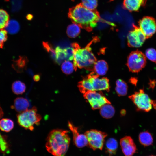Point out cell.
<instances>
[{"label":"cell","instance_id":"6da1fadb","mask_svg":"<svg viewBox=\"0 0 156 156\" xmlns=\"http://www.w3.org/2000/svg\"><path fill=\"white\" fill-rule=\"evenodd\" d=\"M68 17L73 23L88 31H91L97 25L100 16L96 10H90L84 7L81 3L70 8Z\"/></svg>","mask_w":156,"mask_h":156},{"label":"cell","instance_id":"7a4b0ae2","mask_svg":"<svg viewBox=\"0 0 156 156\" xmlns=\"http://www.w3.org/2000/svg\"><path fill=\"white\" fill-rule=\"evenodd\" d=\"M68 132L59 129L51 131L46 139L45 147L47 151L54 156H64L70 142Z\"/></svg>","mask_w":156,"mask_h":156},{"label":"cell","instance_id":"3957f363","mask_svg":"<svg viewBox=\"0 0 156 156\" xmlns=\"http://www.w3.org/2000/svg\"><path fill=\"white\" fill-rule=\"evenodd\" d=\"M96 40V38H94L84 48H81L76 43L72 44L74 51L73 64L75 70L77 67L92 70L96 59L92 51L90 46Z\"/></svg>","mask_w":156,"mask_h":156},{"label":"cell","instance_id":"277c9868","mask_svg":"<svg viewBox=\"0 0 156 156\" xmlns=\"http://www.w3.org/2000/svg\"><path fill=\"white\" fill-rule=\"evenodd\" d=\"M99 76L92 72L79 82L78 87L81 92L84 94L88 91L109 92V79L105 77L100 78Z\"/></svg>","mask_w":156,"mask_h":156},{"label":"cell","instance_id":"5b68a950","mask_svg":"<svg viewBox=\"0 0 156 156\" xmlns=\"http://www.w3.org/2000/svg\"><path fill=\"white\" fill-rule=\"evenodd\" d=\"M37 112L36 107H33L18 114L17 121L19 125L25 129L33 131L34 125H38L42 118Z\"/></svg>","mask_w":156,"mask_h":156},{"label":"cell","instance_id":"8992f818","mask_svg":"<svg viewBox=\"0 0 156 156\" xmlns=\"http://www.w3.org/2000/svg\"><path fill=\"white\" fill-rule=\"evenodd\" d=\"M129 97L135 105L138 111L147 112L152 108L153 100L150 99L143 89L135 92Z\"/></svg>","mask_w":156,"mask_h":156},{"label":"cell","instance_id":"52a82bcc","mask_svg":"<svg viewBox=\"0 0 156 156\" xmlns=\"http://www.w3.org/2000/svg\"><path fill=\"white\" fill-rule=\"evenodd\" d=\"M145 55L141 51L136 50L132 52L127 58V65L130 71L138 73L146 65Z\"/></svg>","mask_w":156,"mask_h":156},{"label":"cell","instance_id":"ba28073f","mask_svg":"<svg viewBox=\"0 0 156 156\" xmlns=\"http://www.w3.org/2000/svg\"><path fill=\"white\" fill-rule=\"evenodd\" d=\"M88 144L90 148L95 150L97 149L102 150L105 142V138L107 134L100 131L92 129L85 132Z\"/></svg>","mask_w":156,"mask_h":156},{"label":"cell","instance_id":"9c48e42d","mask_svg":"<svg viewBox=\"0 0 156 156\" xmlns=\"http://www.w3.org/2000/svg\"><path fill=\"white\" fill-rule=\"evenodd\" d=\"M83 96L93 110L100 109L104 105L110 104V102L101 92L88 91L84 94Z\"/></svg>","mask_w":156,"mask_h":156},{"label":"cell","instance_id":"30bf717a","mask_svg":"<svg viewBox=\"0 0 156 156\" xmlns=\"http://www.w3.org/2000/svg\"><path fill=\"white\" fill-rule=\"evenodd\" d=\"M133 27L127 36V44L130 47H139L142 46L146 38L139 27L134 24Z\"/></svg>","mask_w":156,"mask_h":156},{"label":"cell","instance_id":"8fae6325","mask_svg":"<svg viewBox=\"0 0 156 156\" xmlns=\"http://www.w3.org/2000/svg\"><path fill=\"white\" fill-rule=\"evenodd\" d=\"M138 24L146 39L151 37L156 32V21L152 17H144L139 21Z\"/></svg>","mask_w":156,"mask_h":156},{"label":"cell","instance_id":"7c38bea8","mask_svg":"<svg viewBox=\"0 0 156 156\" xmlns=\"http://www.w3.org/2000/svg\"><path fill=\"white\" fill-rule=\"evenodd\" d=\"M68 127L72 133L73 142L77 147L82 148L88 144L86 136L85 134H80L77 127L70 121L68 122Z\"/></svg>","mask_w":156,"mask_h":156},{"label":"cell","instance_id":"4fadbf2b","mask_svg":"<svg viewBox=\"0 0 156 156\" xmlns=\"http://www.w3.org/2000/svg\"><path fill=\"white\" fill-rule=\"evenodd\" d=\"M120 144L125 156H133L137 150L133 140L130 136H126L121 138Z\"/></svg>","mask_w":156,"mask_h":156},{"label":"cell","instance_id":"5bb4252c","mask_svg":"<svg viewBox=\"0 0 156 156\" xmlns=\"http://www.w3.org/2000/svg\"><path fill=\"white\" fill-rule=\"evenodd\" d=\"M147 0H124V8L130 12H137L141 7L146 5Z\"/></svg>","mask_w":156,"mask_h":156},{"label":"cell","instance_id":"9a60e30c","mask_svg":"<svg viewBox=\"0 0 156 156\" xmlns=\"http://www.w3.org/2000/svg\"><path fill=\"white\" fill-rule=\"evenodd\" d=\"M108 69V66L106 62L103 60H100L96 62L92 70V72L99 76L105 75Z\"/></svg>","mask_w":156,"mask_h":156},{"label":"cell","instance_id":"2e32d148","mask_svg":"<svg viewBox=\"0 0 156 156\" xmlns=\"http://www.w3.org/2000/svg\"><path fill=\"white\" fill-rule=\"evenodd\" d=\"M29 106V102L26 99L19 97L14 100V105L12 107L13 109L20 113L28 109Z\"/></svg>","mask_w":156,"mask_h":156},{"label":"cell","instance_id":"e0dca14e","mask_svg":"<svg viewBox=\"0 0 156 156\" xmlns=\"http://www.w3.org/2000/svg\"><path fill=\"white\" fill-rule=\"evenodd\" d=\"M140 143L144 146H148L152 144L153 139L151 134L147 131L141 132L138 136Z\"/></svg>","mask_w":156,"mask_h":156},{"label":"cell","instance_id":"ac0fdd59","mask_svg":"<svg viewBox=\"0 0 156 156\" xmlns=\"http://www.w3.org/2000/svg\"><path fill=\"white\" fill-rule=\"evenodd\" d=\"M110 104H105L100 108V114L103 118L106 119L111 118L114 114V108Z\"/></svg>","mask_w":156,"mask_h":156},{"label":"cell","instance_id":"d6986e66","mask_svg":"<svg viewBox=\"0 0 156 156\" xmlns=\"http://www.w3.org/2000/svg\"><path fill=\"white\" fill-rule=\"evenodd\" d=\"M106 150L109 156L115 154L118 147L117 140L112 138L108 139L106 142Z\"/></svg>","mask_w":156,"mask_h":156},{"label":"cell","instance_id":"ffe728a7","mask_svg":"<svg viewBox=\"0 0 156 156\" xmlns=\"http://www.w3.org/2000/svg\"><path fill=\"white\" fill-rule=\"evenodd\" d=\"M127 90V85L125 82L120 79H118L116 81L115 90L119 96L126 95Z\"/></svg>","mask_w":156,"mask_h":156},{"label":"cell","instance_id":"44dd1931","mask_svg":"<svg viewBox=\"0 0 156 156\" xmlns=\"http://www.w3.org/2000/svg\"><path fill=\"white\" fill-rule=\"evenodd\" d=\"M80 28L78 25L74 23L69 25L66 30L67 36L70 38H75L77 37L80 32Z\"/></svg>","mask_w":156,"mask_h":156},{"label":"cell","instance_id":"7402d4cb","mask_svg":"<svg viewBox=\"0 0 156 156\" xmlns=\"http://www.w3.org/2000/svg\"><path fill=\"white\" fill-rule=\"evenodd\" d=\"M14 127V122L10 119L3 118L0 120V129L2 131L9 132Z\"/></svg>","mask_w":156,"mask_h":156},{"label":"cell","instance_id":"603a6c76","mask_svg":"<svg viewBox=\"0 0 156 156\" xmlns=\"http://www.w3.org/2000/svg\"><path fill=\"white\" fill-rule=\"evenodd\" d=\"M5 28L7 32L14 34L18 31L20 29V26L17 21L12 20L9 21Z\"/></svg>","mask_w":156,"mask_h":156},{"label":"cell","instance_id":"cb8c5ba5","mask_svg":"<svg viewBox=\"0 0 156 156\" xmlns=\"http://www.w3.org/2000/svg\"><path fill=\"white\" fill-rule=\"evenodd\" d=\"M12 88L13 92L17 95L22 94L24 93L26 87L25 84L19 81L14 82L12 84Z\"/></svg>","mask_w":156,"mask_h":156},{"label":"cell","instance_id":"d4e9b609","mask_svg":"<svg viewBox=\"0 0 156 156\" xmlns=\"http://www.w3.org/2000/svg\"><path fill=\"white\" fill-rule=\"evenodd\" d=\"M56 57L55 62L60 65L64 61L66 60V55L64 50L59 46L57 47L55 50Z\"/></svg>","mask_w":156,"mask_h":156},{"label":"cell","instance_id":"484cf974","mask_svg":"<svg viewBox=\"0 0 156 156\" xmlns=\"http://www.w3.org/2000/svg\"><path fill=\"white\" fill-rule=\"evenodd\" d=\"M28 60L26 57H20L15 62L14 65V68L19 72L22 71L25 67Z\"/></svg>","mask_w":156,"mask_h":156},{"label":"cell","instance_id":"4316f807","mask_svg":"<svg viewBox=\"0 0 156 156\" xmlns=\"http://www.w3.org/2000/svg\"><path fill=\"white\" fill-rule=\"evenodd\" d=\"M61 69L65 74H70L72 73L75 70L73 63L69 61H65L62 65Z\"/></svg>","mask_w":156,"mask_h":156},{"label":"cell","instance_id":"83f0119b","mask_svg":"<svg viewBox=\"0 0 156 156\" xmlns=\"http://www.w3.org/2000/svg\"><path fill=\"white\" fill-rule=\"evenodd\" d=\"M9 21V16L7 12L0 9V29L4 28Z\"/></svg>","mask_w":156,"mask_h":156},{"label":"cell","instance_id":"f1b7e54d","mask_svg":"<svg viewBox=\"0 0 156 156\" xmlns=\"http://www.w3.org/2000/svg\"><path fill=\"white\" fill-rule=\"evenodd\" d=\"M81 3L86 8L92 10H96L98 5L97 0H82Z\"/></svg>","mask_w":156,"mask_h":156},{"label":"cell","instance_id":"f546056e","mask_svg":"<svg viewBox=\"0 0 156 156\" xmlns=\"http://www.w3.org/2000/svg\"><path fill=\"white\" fill-rule=\"evenodd\" d=\"M3 112L0 106V119L3 116ZM8 148V145L6 141L0 133V149L2 151L5 152Z\"/></svg>","mask_w":156,"mask_h":156},{"label":"cell","instance_id":"4dcf8cb0","mask_svg":"<svg viewBox=\"0 0 156 156\" xmlns=\"http://www.w3.org/2000/svg\"><path fill=\"white\" fill-rule=\"evenodd\" d=\"M42 44L44 48L49 53L51 56L55 61L56 57V53L52 45L48 42H43Z\"/></svg>","mask_w":156,"mask_h":156},{"label":"cell","instance_id":"1f68e13d","mask_svg":"<svg viewBox=\"0 0 156 156\" xmlns=\"http://www.w3.org/2000/svg\"><path fill=\"white\" fill-rule=\"evenodd\" d=\"M145 56L151 61L156 63V50L153 48H149L145 51Z\"/></svg>","mask_w":156,"mask_h":156},{"label":"cell","instance_id":"d6a6232c","mask_svg":"<svg viewBox=\"0 0 156 156\" xmlns=\"http://www.w3.org/2000/svg\"><path fill=\"white\" fill-rule=\"evenodd\" d=\"M7 32L3 29H0V48H2L7 39Z\"/></svg>","mask_w":156,"mask_h":156},{"label":"cell","instance_id":"836d02e7","mask_svg":"<svg viewBox=\"0 0 156 156\" xmlns=\"http://www.w3.org/2000/svg\"><path fill=\"white\" fill-rule=\"evenodd\" d=\"M66 55V60H73L74 58V51L72 47H67L64 49Z\"/></svg>","mask_w":156,"mask_h":156},{"label":"cell","instance_id":"e575fe53","mask_svg":"<svg viewBox=\"0 0 156 156\" xmlns=\"http://www.w3.org/2000/svg\"><path fill=\"white\" fill-rule=\"evenodd\" d=\"M40 76L38 74L35 75L33 77L34 80L35 81H38L40 79Z\"/></svg>","mask_w":156,"mask_h":156},{"label":"cell","instance_id":"d590c367","mask_svg":"<svg viewBox=\"0 0 156 156\" xmlns=\"http://www.w3.org/2000/svg\"><path fill=\"white\" fill-rule=\"evenodd\" d=\"M153 106L156 110V100H153Z\"/></svg>","mask_w":156,"mask_h":156},{"label":"cell","instance_id":"8d00e7d4","mask_svg":"<svg viewBox=\"0 0 156 156\" xmlns=\"http://www.w3.org/2000/svg\"><path fill=\"white\" fill-rule=\"evenodd\" d=\"M156 156L153 155H150V156Z\"/></svg>","mask_w":156,"mask_h":156}]
</instances>
